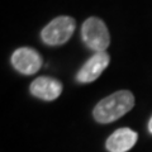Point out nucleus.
I'll use <instances>...</instances> for the list:
<instances>
[{
	"mask_svg": "<svg viewBox=\"0 0 152 152\" xmlns=\"http://www.w3.org/2000/svg\"><path fill=\"white\" fill-rule=\"evenodd\" d=\"M134 105V96L128 90H121L100 100L94 108V118L99 123H110L127 114Z\"/></svg>",
	"mask_w": 152,
	"mask_h": 152,
	"instance_id": "obj_1",
	"label": "nucleus"
},
{
	"mask_svg": "<svg viewBox=\"0 0 152 152\" xmlns=\"http://www.w3.org/2000/svg\"><path fill=\"white\" fill-rule=\"evenodd\" d=\"M76 23L74 18L61 15L55 18L42 31V39L48 46H61L74 34Z\"/></svg>",
	"mask_w": 152,
	"mask_h": 152,
	"instance_id": "obj_2",
	"label": "nucleus"
},
{
	"mask_svg": "<svg viewBox=\"0 0 152 152\" xmlns=\"http://www.w3.org/2000/svg\"><path fill=\"white\" fill-rule=\"evenodd\" d=\"M83 39L91 50L96 52H105L110 43V37L107 26L102 19L91 17L86 19L83 24Z\"/></svg>",
	"mask_w": 152,
	"mask_h": 152,
	"instance_id": "obj_3",
	"label": "nucleus"
},
{
	"mask_svg": "<svg viewBox=\"0 0 152 152\" xmlns=\"http://www.w3.org/2000/svg\"><path fill=\"white\" fill-rule=\"evenodd\" d=\"M12 64L19 72L24 75H33L41 69L42 58L34 50L29 47H20L13 53Z\"/></svg>",
	"mask_w": 152,
	"mask_h": 152,
	"instance_id": "obj_4",
	"label": "nucleus"
},
{
	"mask_svg": "<svg viewBox=\"0 0 152 152\" xmlns=\"http://www.w3.org/2000/svg\"><path fill=\"white\" fill-rule=\"evenodd\" d=\"M109 65V55L107 52H96L76 75L80 83H91L96 80Z\"/></svg>",
	"mask_w": 152,
	"mask_h": 152,
	"instance_id": "obj_5",
	"label": "nucleus"
},
{
	"mask_svg": "<svg viewBox=\"0 0 152 152\" xmlns=\"http://www.w3.org/2000/svg\"><path fill=\"white\" fill-rule=\"evenodd\" d=\"M31 93L42 100H55L62 93V84L50 76H41L31 84Z\"/></svg>",
	"mask_w": 152,
	"mask_h": 152,
	"instance_id": "obj_6",
	"label": "nucleus"
},
{
	"mask_svg": "<svg viewBox=\"0 0 152 152\" xmlns=\"http://www.w3.org/2000/svg\"><path fill=\"white\" fill-rule=\"evenodd\" d=\"M137 133L129 128H119L107 140V150L109 152H127L137 142Z\"/></svg>",
	"mask_w": 152,
	"mask_h": 152,
	"instance_id": "obj_7",
	"label": "nucleus"
},
{
	"mask_svg": "<svg viewBox=\"0 0 152 152\" xmlns=\"http://www.w3.org/2000/svg\"><path fill=\"white\" fill-rule=\"evenodd\" d=\"M148 129H150V132L152 133V118L150 119V123H148Z\"/></svg>",
	"mask_w": 152,
	"mask_h": 152,
	"instance_id": "obj_8",
	"label": "nucleus"
}]
</instances>
